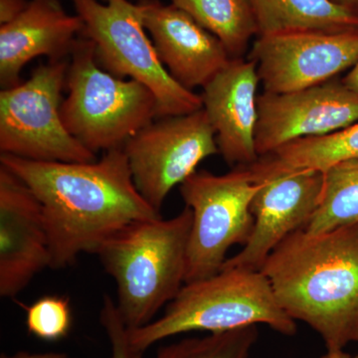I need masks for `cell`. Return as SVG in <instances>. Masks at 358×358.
<instances>
[{
  "mask_svg": "<svg viewBox=\"0 0 358 358\" xmlns=\"http://www.w3.org/2000/svg\"><path fill=\"white\" fill-rule=\"evenodd\" d=\"M0 166L17 176L41 204L54 270L95 254L128 224L160 217L134 185L124 148L94 162H34L0 155Z\"/></svg>",
  "mask_w": 358,
  "mask_h": 358,
  "instance_id": "1",
  "label": "cell"
},
{
  "mask_svg": "<svg viewBox=\"0 0 358 358\" xmlns=\"http://www.w3.org/2000/svg\"><path fill=\"white\" fill-rule=\"evenodd\" d=\"M261 271L292 319L320 334L327 352L358 343V225L287 237Z\"/></svg>",
  "mask_w": 358,
  "mask_h": 358,
  "instance_id": "2",
  "label": "cell"
},
{
  "mask_svg": "<svg viewBox=\"0 0 358 358\" xmlns=\"http://www.w3.org/2000/svg\"><path fill=\"white\" fill-rule=\"evenodd\" d=\"M192 210L171 219L134 221L96 249L117 286V310L129 329H140L178 296L185 285Z\"/></svg>",
  "mask_w": 358,
  "mask_h": 358,
  "instance_id": "3",
  "label": "cell"
},
{
  "mask_svg": "<svg viewBox=\"0 0 358 358\" xmlns=\"http://www.w3.org/2000/svg\"><path fill=\"white\" fill-rule=\"evenodd\" d=\"M258 324L286 336L298 331L296 320L282 310L262 271L222 267L211 277L185 284L159 319L128 329L131 345L145 352L178 334L224 333Z\"/></svg>",
  "mask_w": 358,
  "mask_h": 358,
  "instance_id": "4",
  "label": "cell"
},
{
  "mask_svg": "<svg viewBox=\"0 0 358 358\" xmlns=\"http://www.w3.org/2000/svg\"><path fill=\"white\" fill-rule=\"evenodd\" d=\"M65 87L63 124L94 154L124 148L157 117L154 93L140 82L103 70L96 63L93 42L83 35L71 54Z\"/></svg>",
  "mask_w": 358,
  "mask_h": 358,
  "instance_id": "5",
  "label": "cell"
},
{
  "mask_svg": "<svg viewBox=\"0 0 358 358\" xmlns=\"http://www.w3.org/2000/svg\"><path fill=\"white\" fill-rule=\"evenodd\" d=\"M84 22L98 65L121 79L145 85L157 99V119L203 109L201 96L185 88L167 72L148 36L138 3L129 0H70Z\"/></svg>",
  "mask_w": 358,
  "mask_h": 358,
  "instance_id": "6",
  "label": "cell"
},
{
  "mask_svg": "<svg viewBox=\"0 0 358 358\" xmlns=\"http://www.w3.org/2000/svg\"><path fill=\"white\" fill-rule=\"evenodd\" d=\"M259 188L245 166L222 176L195 171L179 185L185 206L192 210L185 284L215 275L231 247L249 241L254 227L251 203Z\"/></svg>",
  "mask_w": 358,
  "mask_h": 358,
  "instance_id": "7",
  "label": "cell"
},
{
  "mask_svg": "<svg viewBox=\"0 0 358 358\" xmlns=\"http://www.w3.org/2000/svg\"><path fill=\"white\" fill-rule=\"evenodd\" d=\"M69 60L48 61L26 82L0 92V152L34 162H94L61 117Z\"/></svg>",
  "mask_w": 358,
  "mask_h": 358,
  "instance_id": "8",
  "label": "cell"
},
{
  "mask_svg": "<svg viewBox=\"0 0 358 358\" xmlns=\"http://www.w3.org/2000/svg\"><path fill=\"white\" fill-rule=\"evenodd\" d=\"M134 185L160 212L167 195L219 154L215 131L203 109L155 119L124 145Z\"/></svg>",
  "mask_w": 358,
  "mask_h": 358,
  "instance_id": "9",
  "label": "cell"
},
{
  "mask_svg": "<svg viewBox=\"0 0 358 358\" xmlns=\"http://www.w3.org/2000/svg\"><path fill=\"white\" fill-rule=\"evenodd\" d=\"M264 91L289 93L334 80L358 61V30H298L258 36L250 52Z\"/></svg>",
  "mask_w": 358,
  "mask_h": 358,
  "instance_id": "10",
  "label": "cell"
},
{
  "mask_svg": "<svg viewBox=\"0 0 358 358\" xmlns=\"http://www.w3.org/2000/svg\"><path fill=\"white\" fill-rule=\"evenodd\" d=\"M358 122V96L338 80L310 88L258 96L259 157L292 141L326 136Z\"/></svg>",
  "mask_w": 358,
  "mask_h": 358,
  "instance_id": "11",
  "label": "cell"
},
{
  "mask_svg": "<svg viewBox=\"0 0 358 358\" xmlns=\"http://www.w3.org/2000/svg\"><path fill=\"white\" fill-rule=\"evenodd\" d=\"M252 200L254 227L243 249L222 267L261 271L270 254L289 235L303 229L319 205L324 173L300 171L259 181Z\"/></svg>",
  "mask_w": 358,
  "mask_h": 358,
  "instance_id": "12",
  "label": "cell"
},
{
  "mask_svg": "<svg viewBox=\"0 0 358 358\" xmlns=\"http://www.w3.org/2000/svg\"><path fill=\"white\" fill-rule=\"evenodd\" d=\"M50 267L41 204L24 181L0 166V296L16 298Z\"/></svg>",
  "mask_w": 358,
  "mask_h": 358,
  "instance_id": "13",
  "label": "cell"
},
{
  "mask_svg": "<svg viewBox=\"0 0 358 358\" xmlns=\"http://www.w3.org/2000/svg\"><path fill=\"white\" fill-rule=\"evenodd\" d=\"M138 3L162 65L181 86L204 88L229 64L222 42L178 7L159 0Z\"/></svg>",
  "mask_w": 358,
  "mask_h": 358,
  "instance_id": "14",
  "label": "cell"
},
{
  "mask_svg": "<svg viewBox=\"0 0 358 358\" xmlns=\"http://www.w3.org/2000/svg\"><path fill=\"white\" fill-rule=\"evenodd\" d=\"M259 83L254 61L232 58L200 95L215 131L219 154L233 167L249 166L259 159L255 141Z\"/></svg>",
  "mask_w": 358,
  "mask_h": 358,
  "instance_id": "15",
  "label": "cell"
},
{
  "mask_svg": "<svg viewBox=\"0 0 358 358\" xmlns=\"http://www.w3.org/2000/svg\"><path fill=\"white\" fill-rule=\"evenodd\" d=\"M83 31V20L66 13L60 0H29L22 13L0 27L2 89L20 85L23 68L34 58L70 57Z\"/></svg>",
  "mask_w": 358,
  "mask_h": 358,
  "instance_id": "16",
  "label": "cell"
},
{
  "mask_svg": "<svg viewBox=\"0 0 358 358\" xmlns=\"http://www.w3.org/2000/svg\"><path fill=\"white\" fill-rule=\"evenodd\" d=\"M358 162V122L348 128L292 141L246 166L256 182L300 171L324 173L341 162Z\"/></svg>",
  "mask_w": 358,
  "mask_h": 358,
  "instance_id": "17",
  "label": "cell"
},
{
  "mask_svg": "<svg viewBox=\"0 0 358 358\" xmlns=\"http://www.w3.org/2000/svg\"><path fill=\"white\" fill-rule=\"evenodd\" d=\"M249 3L257 37L298 30H358V14L333 0H249Z\"/></svg>",
  "mask_w": 358,
  "mask_h": 358,
  "instance_id": "18",
  "label": "cell"
},
{
  "mask_svg": "<svg viewBox=\"0 0 358 358\" xmlns=\"http://www.w3.org/2000/svg\"><path fill=\"white\" fill-rule=\"evenodd\" d=\"M224 44L232 58L243 57L258 35L249 0H171Z\"/></svg>",
  "mask_w": 358,
  "mask_h": 358,
  "instance_id": "19",
  "label": "cell"
},
{
  "mask_svg": "<svg viewBox=\"0 0 358 358\" xmlns=\"http://www.w3.org/2000/svg\"><path fill=\"white\" fill-rule=\"evenodd\" d=\"M358 225V162H341L324 173L319 205L303 231L320 235Z\"/></svg>",
  "mask_w": 358,
  "mask_h": 358,
  "instance_id": "20",
  "label": "cell"
},
{
  "mask_svg": "<svg viewBox=\"0 0 358 358\" xmlns=\"http://www.w3.org/2000/svg\"><path fill=\"white\" fill-rule=\"evenodd\" d=\"M258 338V326L240 327L162 346L155 358H249Z\"/></svg>",
  "mask_w": 358,
  "mask_h": 358,
  "instance_id": "21",
  "label": "cell"
},
{
  "mask_svg": "<svg viewBox=\"0 0 358 358\" xmlns=\"http://www.w3.org/2000/svg\"><path fill=\"white\" fill-rule=\"evenodd\" d=\"M23 308L28 333L35 338L54 343L69 334L73 319L67 296L49 294Z\"/></svg>",
  "mask_w": 358,
  "mask_h": 358,
  "instance_id": "22",
  "label": "cell"
},
{
  "mask_svg": "<svg viewBox=\"0 0 358 358\" xmlns=\"http://www.w3.org/2000/svg\"><path fill=\"white\" fill-rule=\"evenodd\" d=\"M100 322L109 338L112 358H143V353L131 345L129 329L122 322L115 301L110 296H103Z\"/></svg>",
  "mask_w": 358,
  "mask_h": 358,
  "instance_id": "23",
  "label": "cell"
},
{
  "mask_svg": "<svg viewBox=\"0 0 358 358\" xmlns=\"http://www.w3.org/2000/svg\"><path fill=\"white\" fill-rule=\"evenodd\" d=\"M29 0H0V24L4 25L15 20L24 11Z\"/></svg>",
  "mask_w": 358,
  "mask_h": 358,
  "instance_id": "24",
  "label": "cell"
},
{
  "mask_svg": "<svg viewBox=\"0 0 358 358\" xmlns=\"http://www.w3.org/2000/svg\"><path fill=\"white\" fill-rule=\"evenodd\" d=\"M0 358H77L72 357L66 353L60 352H29L20 350L13 353V355H7V353H1Z\"/></svg>",
  "mask_w": 358,
  "mask_h": 358,
  "instance_id": "25",
  "label": "cell"
},
{
  "mask_svg": "<svg viewBox=\"0 0 358 358\" xmlns=\"http://www.w3.org/2000/svg\"><path fill=\"white\" fill-rule=\"evenodd\" d=\"M345 86L348 90L358 96V61L357 64L353 66L350 72L346 74V76L341 80Z\"/></svg>",
  "mask_w": 358,
  "mask_h": 358,
  "instance_id": "26",
  "label": "cell"
},
{
  "mask_svg": "<svg viewBox=\"0 0 358 358\" xmlns=\"http://www.w3.org/2000/svg\"><path fill=\"white\" fill-rule=\"evenodd\" d=\"M333 1L358 14V0H333Z\"/></svg>",
  "mask_w": 358,
  "mask_h": 358,
  "instance_id": "27",
  "label": "cell"
},
{
  "mask_svg": "<svg viewBox=\"0 0 358 358\" xmlns=\"http://www.w3.org/2000/svg\"><path fill=\"white\" fill-rule=\"evenodd\" d=\"M322 358H358V357H353L352 355H348L345 352L336 353H327Z\"/></svg>",
  "mask_w": 358,
  "mask_h": 358,
  "instance_id": "28",
  "label": "cell"
}]
</instances>
